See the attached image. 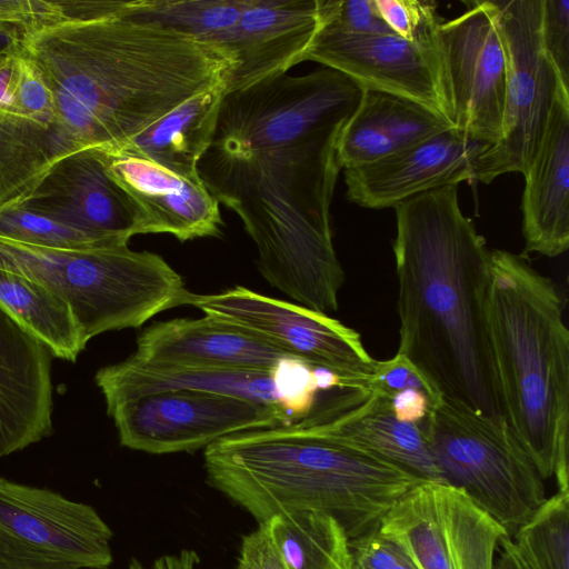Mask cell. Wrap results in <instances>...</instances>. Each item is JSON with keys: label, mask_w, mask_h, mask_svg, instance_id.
Instances as JSON below:
<instances>
[{"label": "cell", "mask_w": 569, "mask_h": 569, "mask_svg": "<svg viewBox=\"0 0 569 569\" xmlns=\"http://www.w3.org/2000/svg\"><path fill=\"white\" fill-rule=\"evenodd\" d=\"M126 8L66 16L20 41L78 150L121 149L179 104L226 82L236 67L229 50L131 18Z\"/></svg>", "instance_id": "cell-1"}, {"label": "cell", "mask_w": 569, "mask_h": 569, "mask_svg": "<svg viewBox=\"0 0 569 569\" xmlns=\"http://www.w3.org/2000/svg\"><path fill=\"white\" fill-rule=\"evenodd\" d=\"M398 353L438 399L508 423L491 353L485 301L491 250L459 206L458 186L393 207Z\"/></svg>", "instance_id": "cell-2"}, {"label": "cell", "mask_w": 569, "mask_h": 569, "mask_svg": "<svg viewBox=\"0 0 569 569\" xmlns=\"http://www.w3.org/2000/svg\"><path fill=\"white\" fill-rule=\"evenodd\" d=\"M346 121L254 153L208 148L198 163L210 194L239 216L256 243L263 278L322 313L338 310L346 279L330 216L340 171L336 147Z\"/></svg>", "instance_id": "cell-3"}, {"label": "cell", "mask_w": 569, "mask_h": 569, "mask_svg": "<svg viewBox=\"0 0 569 569\" xmlns=\"http://www.w3.org/2000/svg\"><path fill=\"white\" fill-rule=\"evenodd\" d=\"M204 468L209 481L259 523L315 510L337 519L350 540L378 532L393 503L426 481L300 419L211 443Z\"/></svg>", "instance_id": "cell-4"}, {"label": "cell", "mask_w": 569, "mask_h": 569, "mask_svg": "<svg viewBox=\"0 0 569 569\" xmlns=\"http://www.w3.org/2000/svg\"><path fill=\"white\" fill-rule=\"evenodd\" d=\"M485 315L508 425L540 476L569 490V331L557 287L521 256L491 250Z\"/></svg>", "instance_id": "cell-5"}, {"label": "cell", "mask_w": 569, "mask_h": 569, "mask_svg": "<svg viewBox=\"0 0 569 569\" xmlns=\"http://www.w3.org/2000/svg\"><path fill=\"white\" fill-rule=\"evenodd\" d=\"M0 268L64 300L87 343L100 333L137 328L159 312L187 306L192 293L160 256L128 244L56 249L0 238Z\"/></svg>", "instance_id": "cell-6"}, {"label": "cell", "mask_w": 569, "mask_h": 569, "mask_svg": "<svg viewBox=\"0 0 569 569\" xmlns=\"http://www.w3.org/2000/svg\"><path fill=\"white\" fill-rule=\"evenodd\" d=\"M421 428L441 481L463 490L509 537L546 500L545 479L508 423L438 399Z\"/></svg>", "instance_id": "cell-7"}, {"label": "cell", "mask_w": 569, "mask_h": 569, "mask_svg": "<svg viewBox=\"0 0 569 569\" xmlns=\"http://www.w3.org/2000/svg\"><path fill=\"white\" fill-rule=\"evenodd\" d=\"M363 89L340 71L322 68L280 76L226 92L210 149L248 154L288 146L346 121Z\"/></svg>", "instance_id": "cell-8"}, {"label": "cell", "mask_w": 569, "mask_h": 569, "mask_svg": "<svg viewBox=\"0 0 569 569\" xmlns=\"http://www.w3.org/2000/svg\"><path fill=\"white\" fill-rule=\"evenodd\" d=\"M506 61L502 133L479 157L476 181L526 173L536 157L561 88L541 37L542 0H490ZM569 90V89H568Z\"/></svg>", "instance_id": "cell-9"}, {"label": "cell", "mask_w": 569, "mask_h": 569, "mask_svg": "<svg viewBox=\"0 0 569 569\" xmlns=\"http://www.w3.org/2000/svg\"><path fill=\"white\" fill-rule=\"evenodd\" d=\"M112 537L92 506L0 477V569H108Z\"/></svg>", "instance_id": "cell-10"}, {"label": "cell", "mask_w": 569, "mask_h": 569, "mask_svg": "<svg viewBox=\"0 0 569 569\" xmlns=\"http://www.w3.org/2000/svg\"><path fill=\"white\" fill-rule=\"evenodd\" d=\"M440 21L431 38L441 113L466 137L491 146L502 133L506 61L491 1Z\"/></svg>", "instance_id": "cell-11"}, {"label": "cell", "mask_w": 569, "mask_h": 569, "mask_svg": "<svg viewBox=\"0 0 569 569\" xmlns=\"http://www.w3.org/2000/svg\"><path fill=\"white\" fill-rule=\"evenodd\" d=\"M378 533L415 569H493L506 530L463 490L421 481L386 513Z\"/></svg>", "instance_id": "cell-12"}, {"label": "cell", "mask_w": 569, "mask_h": 569, "mask_svg": "<svg viewBox=\"0 0 569 569\" xmlns=\"http://www.w3.org/2000/svg\"><path fill=\"white\" fill-rule=\"evenodd\" d=\"M188 305L260 337L315 369L333 373L340 387H358L373 373L377 360L360 335L327 313L240 286L216 295L191 293Z\"/></svg>", "instance_id": "cell-13"}, {"label": "cell", "mask_w": 569, "mask_h": 569, "mask_svg": "<svg viewBox=\"0 0 569 569\" xmlns=\"http://www.w3.org/2000/svg\"><path fill=\"white\" fill-rule=\"evenodd\" d=\"M107 412L121 446L156 455L193 451L234 433L296 421L273 406L190 390L137 397Z\"/></svg>", "instance_id": "cell-14"}, {"label": "cell", "mask_w": 569, "mask_h": 569, "mask_svg": "<svg viewBox=\"0 0 569 569\" xmlns=\"http://www.w3.org/2000/svg\"><path fill=\"white\" fill-rule=\"evenodd\" d=\"M89 233L111 247L142 233L139 210L110 178L97 148L57 161L21 206Z\"/></svg>", "instance_id": "cell-15"}, {"label": "cell", "mask_w": 569, "mask_h": 569, "mask_svg": "<svg viewBox=\"0 0 569 569\" xmlns=\"http://www.w3.org/2000/svg\"><path fill=\"white\" fill-rule=\"evenodd\" d=\"M77 150L60 128L51 96L23 51L17 90L0 106V212L21 207L50 168Z\"/></svg>", "instance_id": "cell-16"}, {"label": "cell", "mask_w": 569, "mask_h": 569, "mask_svg": "<svg viewBox=\"0 0 569 569\" xmlns=\"http://www.w3.org/2000/svg\"><path fill=\"white\" fill-rule=\"evenodd\" d=\"M488 144L450 128L406 149L343 170L347 199L368 209L393 208L418 194L476 181Z\"/></svg>", "instance_id": "cell-17"}, {"label": "cell", "mask_w": 569, "mask_h": 569, "mask_svg": "<svg viewBox=\"0 0 569 569\" xmlns=\"http://www.w3.org/2000/svg\"><path fill=\"white\" fill-rule=\"evenodd\" d=\"M432 32L425 40L411 41L395 33L349 34L319 29L306 60L342 72L362 89L400 96L441 113Z\"/></svg>", "instance_id": "cell-18"}, {"label": "cell", "mask_w": 569, "mask_h": 569, "mask_svg": "<svg viewBox=\"0 0 569 569\" xmlns=\"http://www.w3.org/2000/svg\"><path fill=\"white\" fill-rule=\"evenodd\" d=\"M300 420L421 480L441 481L422 428L400 421L393 413L391 398L367 382L355 388H335Z\"/></svg>", "instance_id": "cell-19"}, {"label": "cell", "mask_w": 569, "mask_h": 569, "mask_svg": "<svg viewBox=\"0 0 569 569\" xmlns=\"http://www.w3.org/2000/svg\"><path fill=\"white\" fill-rule=\"evenodd\" d=\"M130 358L153 369L239 371H277L299 361L260 337L209 316L151 325L138 337Z\"/></svg>", "instance_id": "cell-20"}, {"label": "cell", "mask_w": 569, "mask_h": 569, "mask_svg": "<svg viewBox=\"0 0 569 569\" xmlns=\"http://www.w3.org/2000/svg\"><path fill=\"white\" fill-rule=\"evenodd\" d=\"M320 24V0H248L221 42L236 59L226 92L287 73L305 61Z\"/></svg>", "instance_id": "cell-21"}, {"label": "cell", "mask_w": 569, "mask_h": 569, "mask_svg": "<svg viewBox=\"0 0 569 569\" xmlns=\"http://www.w3.org/2000/svg\"><path fill=\"white\" fill-rule=\"evenodd\" d=\"M98 150L107 173L139 210L142 233H169L179 241L221 233L219 202L201 179L181 177L123 150Z\"/></svg>", "instance_id": "cell-22"}, {"label": "cell", "mask_w": 569, "mask_h": 569, "mask_svg": "<svg viewBox=\"0 0 569 569\" xmlns=\"http://www.w3.org/2000/svg\"><path fill=\"white\" fill-rule=\"evenodd\" d=\"M287 377L286 375L281 378L280 369L277 371L153 369L141 366L129 357L121 362L99 369L94 381L103 395L106 407L162 391L190 390L273 406L299 420L311 411L315 390L289 388Z\"/></svg>", "instance_id": "cell-23"}, {"label": "cell", "mask_w": 569, "mask_h": 569, "mask_svg": "<svg viewBox=\"0 0 569 569\" xmlns=\"http://www.w3.org/2000/svg\"><path fill=\"white\" fill-rule=\"evenodd\" d=\"M51 358L0 305V459L52 433Z\"/></svg>", "instance_id": "cell-24"}, {"label": "cell", "mask_w": 569, "mask_h": 569, "mask_svg": "<svg viewBox=\"0 0 569 569\" xmlns=\"http://www.w3.org/2000/svg\"><path fill=\"white\" fill-rule=\"evenodd\" d=\"M525 176V252L555 258L569 247V90L558 92L545 137Z\"/></svg>", "instance_id": "cell-25"}, {"label": "cell", "mask_w": 569, "mask_h": 569, "mask_svg": "<svg viewBox=\"0 0 569 569\" xmlns=\"http://www.w3.org/2000/svg\"><path fill=\"white\" fill-rule=\"evenodd\" d=\"M452 128L446 118L413 100L371 89L342 126L337 140L340 169L373 162Z\"/></svg>", "instance_id": "cell-26"}, {"label": "cell", "mask_w": 569, "mask_h": 569, "mask_svg": "<svg viewBox=\"0 0 569 569\" xmlns=\"http://www.w3.org/2000/svg\"><path fill=\"white\" fill-rule=\"evenodd\" d=\"M226 84L227 81L179 104L119 150L200 180L198 163L211 144Z\"/></svg>", "instance_id": "cell-27"}, {"label": "cell", "mask_w": 569, "mask_h": 569, "mask_svg": "<svg viewBox=\"0 0 569 569\" xmlns=\"http://www.w3.org/2000/svg\"><path fill=\"white\" fill-rule=\"evenodd\" d=\"M0 305L52 357L76 361L87 342L69 307L42 284L0 268Z\"/></svg>", "instance_id": "cell-28"}, {"label": "cell", "mask_w": 569, "mask_h": 569, "mask_svg": "<svg viewBox=\"0 0 569 569\" xmlns=\"http://www.w3.org/2000/svg\"><path fill=\"white\" fill-rule=\"evenodd\" d=\"M263 523L288 569H353L350 539L332 516L306 510Z\"/></svg>", "instance_id": "cell-29"}, {"label": "cell", "mask_w": 569, "mask_h": 569, "mask_svg": "<svg viewBox=\"0 0 569 569\" xmlns=\"http://www.w3.org/2000/svg\"><path fill=\"white\" fill-rule=\"evenodd\" d=\"M247 4L248 0H133L128 1L124 12L222 47L223 37Z\"/></svg>", "instance_id": "cell-30"}, {"label": "cell", "mask_w": 569, "mask_h": 569, "mask_svg": "<svg viewBox=\"0 0 569 569\" xmlns=\"http://www.w3.org/2000/svg\"><path fill=\"white\" fill-rule=\"evenodd\" d=\"M511 538L530 569H569V490L546 498Z\"/></svg>", "instance_id": "cell-31"}, {"label": "cell", "mask_w": 569, "mask_h": 569, "mask_svg": "<svg viewBox=\"0 0 569 569\" xmlns=\"http://www.w3.org/2000/svg\"><path fill=\"white\" fill-rule=\"evenodd\" d=\"M0 238L56 249L111 248L89 233L23 207L0 212Z\"/></svg>", "instance_id": "cell-32"}, {"label": "cell", "mask_w": 569, "mask_h": 569, "mask_svg": "<svg viewBox=\"0 0 569 569\" xmlns=\"http://www.w3.org/2000/svg\"><path fill=\"white\" fill-rule=\"evenodd\" d=\"M375 6L392 33L411 41L427 39L441 21L432 1L375 0Z\"/></svg>", "instance_id": "cell-33"}, {"label": "cell", "mask_w": 569, "mask_h": 569, "mask_svg": "<svg viewBox=\"0 0 569 569\" xmlns=\"http://www.w3.org/2000/svg\"><path fill=\"white\" fill-rule=\"evenodd\" d=\"M320 29L349 34L392 33L375 0H320Z\"/></svg>", "instance_id": "cell-34"}, {"label": "cell", "mask_w": 569, "mask_h": 569, "mask_svg": "<svg viewBox=\"0 0 569 569\" xmlns=\"http://www.w3.org/2000/svg\"><path fill=\"white\" fill-rule=\"evenodd\" d=\"M66 16L63 0H0V33L20 42L29 32Z\"/></svg>", "instance_id": "cell-35"}, {"label": "cell", "mask_w": 569, "mask_h": 569, "mask_svg": "<svg viewBox=\"0 0 569 569\" xmlns=\"http://www.w3.org/2000/svg\"><path fill=\"white\" fill-rule=\"evenodd\" d=\"M541 37L543 48L559 77L569 89V1L542 0Z\"/></svg>", "instance_id": "cell-36"}, {"label": "cell", "mask_w": 569, "mask_h": 569, "mask_svg": "<svg viewBox=\"0 0 569 569\" xmlns=\"http://www.w3.org/2000/svg\"><path fill=\"white\" fill-rule=\"evenodd\" d=\"M353 569H415L408 558L378 532L350 540Z\"/></svg>", "instance_id": "cell-37"}, {"label": "cell", "mask_w": 569, "mask_h": 569, "mask_svg": "<svg viewBox=\"0 0 569 569\" xmlns=\"http://www.w3.org/2000/svg\"><path fill=\"white\" fill-rule=\"evenodd\" d=\"M366 382L369 387L390 398L405 388L422 389L429 396L428 389L415 367L398 352L388 360L377 361L372 376Z\"/></svg>", "instance_id": "cell-38"}, {"label": "cell", "mask_w": 569, "mask_h": 569, "mask_svg": "<svg viewBox=\"0 0 569 569\" xmlns=\"http://www.w3.org/2000/svg\"><path fill=\"white\" fill-rule=\"evenodd\" d=\"M236 569H288L266 523L243 538Z\"/></svg>", "instance_id": "cell-39"}, {"label": "cell", "mask_w": 569, "mask_h": 569, "mask_svg": "<svg viewBox=\"0 0 569 569\" xmlns=\"http://www.w3.org/2000/svg\"><path fill=\"white\" fill-rule=\"evenodd\" d=\"M391 407L400 421L421 427L430 409V399L422 389L405 388L391 397Z\"/></svg>", "instance_id": "cell-40"}, {"label": "cell", "mask_w": 569, "mask_h": 569, "mask_svg": "<svg viewBox=\"0 0 569 569\" xmlns=\"http://www.w3.org/2000/svg\"><path fill=\"white\" fill-rule=\"evenodd\" d=\"M22 57L20 42L0 52V106L8 102L17 90Z\"/></svg>", "instance_id": "cell-41"}, {"label": "cell", "mask_w": 569, "mask_h": 569, "mask_svg": "<svg viewBox=\"0 0 569 569\" xmlns=\"http://www.w3.org/2000/svg\"><path fill=\"white\" fill-rule=\"evenodd\" d=\"M199 556L192 550H181L178 553L162 556L149 565L131 560L128 569H197Z\"/></svg>", "instance_id": "cell-42"}, {"label": "cell", "mask_w": 569, "mask_h": 569, "mask_svg": "<svg viewBox=\"0 0 569 569\" xmlns=\"http://www.w3.org/2000/svg\"><path fill=\"white\" fill-rule=\"evenodd\" d=\"M493 569H530L518 552L511 537L503 536L500 539Z\"/></svg>", "instance_id": "cell-43"}, {"label": "cell", "mask_w": 569, "mask_h": 569, "mask_svg": "<svg viewBox=\"0 0 569 569\" xmlns=\"http://www.w3.org/2000/svg\"><path fill=\"white\" fill-rule=\"evenodd\" d=\"M14 43H19V41L4 33H0V52Z\"/></svg>", "instance_id": "cell-44"}]
</instances>
